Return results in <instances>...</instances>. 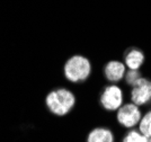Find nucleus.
I'll return each mask as SVG.
<instances>
[{
    "instance_id": "1",
    "label": "nucleus",
    "mask_w": 151,
    "mask_h": 142,
    "mask_svg": "<svg viewBox=\"0 0 151 142\" xmlns=\"http://www.w3.org/2000/svg\"><path fill=\"white\" fill-rule=\"evenodd\" d=\"M44 104L47 112L57 117H65L75 110L77 96L67 87H55L46 94Z\"/></svg>"
},
{
    "instance_id": "2",
    "label": "nucleus",
    "mask_w": 151,
    "mask_h": 142,
    "mask_svg": "<svg viewBox=\"0 0 151 142\" xmlns=\"http://www.w3.org/2000/svg\"><path fill=\"white\" fill-rule=\"evenodd\" d=\"M91 74L93 63L88 56L83 54L69 56L63 64V76L65 80L73 85L85 84L91 77Z\"/></svg>"
},
{
    "instance_id": "3",
    "label": "nucleus",
    "mask_w": 151,
    "mask_h": 142,
    "mask_svg": "<svg viewBox=\"0 0 151 142\" xmlns=\"http://www.w3.org/2000/svg\"><path fill=\"white\" fill-rule=\"evenodd\" d=\"M123 104L124 94L119 84H108L101 89L99 95V105L104 111L109 113L117 112Z\"/></svg>"
},
{
    "instance_id": "4",
    "label": "nucleus",
    "mask_w": 151,
    "mask_h": 142,
    "mask_svg": "<svg viewBox=\"0 0 151 142\" xmlns=\"http://www.w3.org/2000/svg\"><path fill=\"white\" fill-rule=\"evenodd\" d=\"M142 115L143 114L140 110V106L132 102H129V103H124L120 107V110L116 112V121L123 129L132 130L139 126Z\"/></svg>"
},
{
    "instance_id": "5",
    "label": "nucleus",
    "mask_w": 151,
    "mask_h": 142,
    "mask_svg": "<svg viewBox=\"0 0 151 142\" xmlns=\"http://www.w3.org/2000/svg\"><path fill=\"white\" fill-rule=\"evenodd\" d=\"M130 100L138 106H145L151 103V79L141 77L130 90Z\"/></svg>"
},
{
    "instance_id": "6",
    "label": "nucleus",
    "mask_w": 151,
    "mask_h": 142,
    "mask_svg": "<svg viewBox=\"0 0 151 142\" xmlns=\"http://www.w3.org/2000/svg\"><path fill=\"white\" fill-rule=\"evenodd\" d=\"M127 71L124 61L120 60H109L103 67V77L109 84H119L124 80Z\"/></svg>"
},
{
    "instance_id": "7",
    "label": "nucleus",
    "mask_w": 151,
    "mask_h": 142,
    "mask_svg": "<svg viewBox=\"0 0 151 142\" xmlns=\"http://www.w3.org/2000/svg\"><path fill=\"white\" fill-rule=\"evenodd\" d=\"M123 61L126 68L130 70H140L145 62V52L139 48L131 46L126 50L123 54Z\"/></svg>"
},
{
    "instance_id": "8",
    "label": "nucleus",
    "mask_w": 151,
    "mask_h": 142,
    "mask_svg": "<svg viewBox=\"0 0 151 142\" xmlns=\"http://www.w3.org/2000/svg\"><path fill=\"white\" fill-rule=\"evenodd\" d=\"M85 142H115V134L108 126L98 125L87 133Z\"/></svg>"
},
{
    "instance_id": "9",
    "label": "nucleus",
    "mask_w": 151,
    "mask_h": 142,
    "mask_svg": "<svg viewBox=\"0 0 151 142\" xmlns=\"http://www.w3.org/2000/svg\"><path fill=\"white\" fill-rule=\"evenodd\" d=\"M121 142H151V138L145 136L139 130L132 129V130H127Z\"/></svg>"
},
{
    "instance_id": "10",
    "label": "nucleus",
    "mask_w": 151,
    "mask_h": 142,
    "mask_svg": "<svg viewBox=\"0 0 151 142\" xmlns=\"http://www.w3.org/2000/svg\"><path fill=\"white\" fill-rule=\"evenodd\" d=\"M138 130L148 138H151V110L145 112L140 121Z\"/></svg>"
},
{
    "instance_id": "11",
    "label": "nucleus",
    "mask_w": 151,
    "mask_h": 142,
    "mask_svg": "<svg viewBox=\"0 0 151 142\" xmlns=\"http://www.w3.org/2000/svg\"><path fill=\"white\" fill-rule=\"evenodd\" d=\"M141 77H142V74H141L140 70H130V69H127L125 77H124V80H125V84L127 86L132 87Z\"/></svg>"
}]
</instances>
